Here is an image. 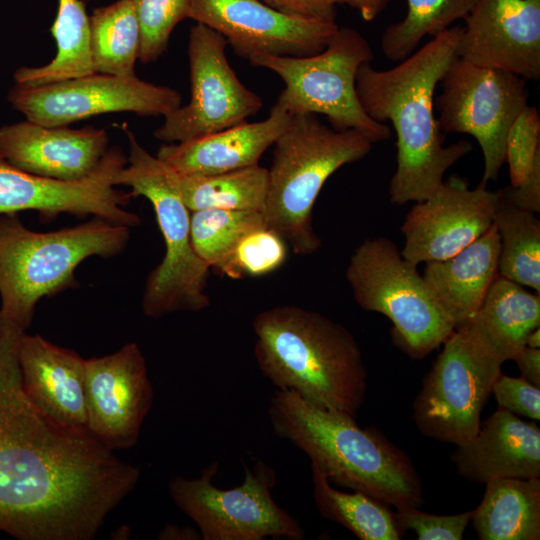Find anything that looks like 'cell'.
Instances as JSON below:
<instances>
[{
	"label": "cell",
	"instance_id": "6da1fadb",
	"mask_svg": "<svg viewBox=\"0 0 540 540\" xmlns=\"http://www.w3.org/2000/svg\"><path fill=\"white\" fill-rule=\"evenodd\" d=\"M24 332L0 313V531L19 540H91L140 469L29 399L19 364Z\"/></svg>",
	"mask_w": 540,
	"mask_h": 540
},
{
	"label": "cell",
	"instance_id": "7a4b0ae2",
	"mask_svg": "<svg viewBox=\"0 0 540 540\" xmlns=\"http://www.w3.org/2000/svg\"><path fill=\"white\" fill-rule=\"evenodd\" d=\"M463 27H450L433 37L399 65L377 70L363 64L356 92L374 121H390L396 134L397 167L389 185L391 203L420 202L444 181V174L472 150L465 140L444 146L434 113V93L452 62L459 57Z\"/></svg>",
	"mask_w": 540,
	"mask_h": 540
},
{
	"label": "cell",
	"instance_id": "3957f363",
	"mask_svg": "<svg viewBox=\"0 0 540 540\" xmlns=\"http://www.w3.org/2000/svg\"><path fill=\"white\" fill-rule=\"evenodd\" d=\"M268 417L274 433L305 453L330 483L395 508L424 504L413 462L377 429L361 428L348 414L279 389L270 398Z\"/></svg>",
	"mask_w": 540,
	"mask_h": 540
},
{
	"label": "cell",
	"instance_id": "277c9868",
	"mask_svg": "<svg viewBox=\"0 0 540 540\" xmlns=\"http://www.w3.org/2000/svg\"><path fill=\"white\" fill-rule=\"evenodd\" d=\"M254 356L279 390L356 418L367 391L358 342L343 325L294 305L275 306L253 320Z\"/></svg>",
	"mask_w": 540,
	"mask_h": 540
},
{
	"label": "cell",
	"instance_id": "5b68a950",
	"mask_svg": "<svg viewBox=\"0 0 540 540\" xmlns=\"http://www.w3.org/2000/svg\"><path fill=\"white\" fill-rule=\"evenodd\" d=\"M130 227L100 217L73 227L37 232L17 214L0 215V313L26 331L43 297L78 286L76 268L92 256L114 257Z\"/></svg>",
	"mask_w": 540,
	"mask_h": 540
},
{
	"label": "cell",
	"instance_id": "8992f818",
	"mask_svg": "<svg viewBox=\"0 0 540 540\" xmlns=\"http://www.w3.org/2000/svg\"><path fill=\"white\" fill-rule=\"evenodd\" d=\"M372 145L360 131L336 130L315 114L293 116L275 141L263 215L296 254L321 247L312 211L325 182L340 167L364 158Z\"/></svg>",
	"mask_w": 540,
	"mask_h": 540
},
{
	"label": "cell",
	"instance_id": "52a82bcc",
	"mask_svg": "<svg viewBox=\"0 0 540 540\" xmlns=\"http://www.w3.org/2000/svg\"><path fill=\"white\" fill-rule=\"evenodd\" d=\"M122 129L129 155L114 183L131 188L132 197L150 201L165 243L161 263L146 280L142 310L147 317L159 319L174 312L205 309L210 304L206 294L210 267L192 245L191 213L180 195L175 171L145 150L125 124Z\"/></svg>",
	"mask_w": 540,
	"mask_h": 540
},
{
	"label": "cell",
	"instance_id": "ba28073f",
	"mask_svg": "<svg viewBox=\"0 0 540 540\" xmlns=\"http://www.w3.org/2000/svg\"><path fill=\"white\" fill-rule=\"evenodd\" d=\"M373 56L357 30L343 27L319 53L303 57L254 53L248 61L283 80L285 87L275 104L291 116L322 114L332 128L355 129L376 143L390 139L392 131L365 113L356 92L357 72Z\"/></svg>",
	"mask_w": 540,
	"mask_h": 540
},
{
	"label": "cell",
	"instance_id": "9c48e42d",
	"mask_svg": "<svg viewBox=\"0 0 540 540\" xmlns=\"http://www.w3.org/2000/svg\"><path fill=\"white\" fill-rule=\"evenodd\" d=\"M346 279L357 304L385 315L394 343L414 359L430 354L455 330L417 265L386 237L367 238L354 250Z\"/></svg>",
	"mask_w": 540,
	"mask_h": 540
},
{
	"label": "cell",
	"instance_id": "30bf717a",
	"mask_svg": "<svg viewBox=\"0 0 540 540\" xmlns=\"http://www.w3.org/2000/svg\"><path fill=\"white\" fill-rule=\"evenodd\" d=\"M218 467L213 462L197 478L176 476L169 482L171 498L195 522L202 540L305 538L299 522L272 497L277 480L272 467L263 461L253 468L243 464L242 484L230 489L212 483Z\"/></svg>",
	"mask_w": 540,
	"mask_h": 540
},
{
	"label": "cell",
	"instance_id": "8fae6325",
	"mask_svg": "<svg viewBox=\"0 0 540 540\" xmlns=\"http://www.w3.org/2000/svg\"><path fill=\"white\" fill-rule=\"evenodd\" d=\"M440 84L441 94L435 100V108L441 132L473 136L484 157L481 183L497 180L506 160L508 130L528 105L526 79L457 57Z\"/></svg>",
	"mask_w": 540,
	"mask_h": 540
},
{
	"label": "cell",
	"instance_id": "7c38bea8",
	"mask_svg": "<svg viewBox=\"0 0 540 540\" xmlns=\"http://www.w3.org/2000/svg\"><path fill=\"white\" fill-rule=\"evenodd\" d=\"M426 375L413 404V419L424 436L454 445L471 439L501 374V364L456 328Z\"/></svg>",
	"mask_w": 540,
	"mask_h": 540
},
{
	"label": "cell",
	"instance_id": "4fadbf2b",
	"mask_svg": "<svg viewBox=\"0 0 540 540\" xmlns=\"http://www.w3.org/2000/svg\"><path fill=\"white\" fill-rule=\"evenodd\" d=\"M227 41L197 23L189 34L191 97L154 131L164 143H179L242 124L263 106L262 99L237 77L226 57Z\"/></svg>",
	"mask_w": 540,
	"mask_h": 540
},
{
	"label": "cell",
	"instance_id": "5bb4252c",
	"mask_svg": "<svg viewBox=\"0 0 540 540\" xmlns=\"http://www.w3.org/2000/svg\"><path fill=\"white\" fill-rule=\"evenodd\" d=\"M8 101L27 120L57 127L112 112L165 117L181 106L182 98L177 90L136 75L94 73L38 87L15 85Z\"/></svg>",
	"mask_w": 540,
	"mask_h": 540
},
{
	"label": "cell",
	"instance_id": "9a60e30c",
	"mask_svg": "<svg viewBox=\"0 0 540 540\" xmlns=\"http://www.w3.org/2000/svg\"><path fill=\"white\" fill-rule=\"evenodd\" d=\"M126 163L121 148L112 146L86 177L60 180L22 171L0 155V215L35 210L48 219L61 213L93 215L130 228L138 226L140 217L125 209L132 196L114 183Z\"/></svg>",
	"mask_w": 540,
	"mask_h": 540
},
{
	"label": "cell",
	"instance_id": "2e32d148",
	"mask_svg": "<svg viewBox=\"0 0 540 540\" xmlns=\"http://www.w3.org/2000/svg\"><path fill=\"white\" fill-rule=\"evenodd\" d=\"M188 18L217 31L247 60L254 53H319L339 28L336 22L286 13L262 0H190Z\"/></svg>",
	"mask_w": 540,
	"mask_h": 540
},
{
	"label": "cell",
	"instance_id": "e0dca14e",
	"mask_svg": "<svg viewBox=\"0 0 540 540\" xmlns=\"http://www.w3.org/2000/svg\"><path fill=\"white\" fill-rule=\"evenodd\" d=\"M497 191L452 175L407 213L401 226V255L418 265L449 258L483 235L493 224Z\"/></svg>",
	"mask_w": 540,
	"mask_h": 540
},
{
	"label": "cell",
	"instance_id": "ac0fdd59",
	"mask_svg": "<svg viewBox=\"0 0 540 540\" xmlns=\"http://www.w3.org/2000/svg\"><path fill=\"white\" fill-rule=\"evenodd\" d=\"M85 392L88 430L113 451L132 448L154 399L138 344L85 359Z\"/></svg>",
	"mask_w": 540,
	"mask_h": 540
},
{
	"label": "cell",
	"instance_id": "d6986e66",
	"mask_svg": "<svg viewBox=\"0 0 540 540\" xmlns=\"http://www.w3.org/2000/svg\"><path fill=\"white\" fill-rule=\"evenodd\" d=\"M465 21L459 57L540 78V0H478Z\"/></svg>",
	"mask_w": 540,
	"mask_h": 540
},
{
	"label": "cell",
	"instance_id": "ffe728a7",
	"mask_svg": "<svg viewBox=\"0 0 540 540\" xmlns=\"http://www.w3.org/2000/svg\"><path fill=\"white\" fill-rule=\"evenodd\" d=\"M104 129L49 127L26 119L0 128V155L14 167L39 176L78 180L98 166L108 150Z\"/></svg>",
	"mask_w": 540,
	"mask_h": 540
},
{
	"label": "cell",
	"instance_id": "44dd1931",
	"mask_svg": "<svg viewBox=\"0 0 540 540\" xmlns=\"http://www.w3.org/2000/svg\"><path fill=\"white\" fill-rule=\"evenodd\" d=\"M451 459L471 482L540 478V428L498 408L471 439L456 445Z\"/></svg>",
	"mask_w": 540,
	"mask_h": 540
},
{
	"label": "cell",
	"instance_id": "7402d4cb",
	"mask_svg": "<svg viewBox=\"0 0 540 540\" xmlns=\"http://www.w3.org/2000/svg\"><path fill=\"white\" fill-rule=\"evenodd\" d=\"M19 364L24 392L42 412L64 425L88 429L85 359L41 335L24 332Z\"/></svg>",
	"mask_w": 540,
	"mask_h": 540
},
{
	"label": "cell",
	"instance_id": "603a6c76",
	"mask_svg": "<svg viewBox=\"0 0 540 540\" xmlns=\"http://www.w3.org/2000/svg\"><path fill=\"white\" fill-rule=\"evenodd\" d=\"M292 117L274 104L263 121L244 122L185 142L165 143L156 156L180 174L210 175L255 166Z\"/></svg>",
	"mask_w": 540,
	"mask_h": 540
},
{
	"label": "cell",
	"instance_id": "cb8c5ba5",
	"mask_svg": "<svg viewBox=\"0 0 540 540\" xmlns=\"http://www.w3.org/2000/svg\"><path fill=\"white\" fill-rule=\"evenodd\" d=\"M500 239L492 226L457 254L425 263L422 275L434 300L454 328L466 324L497 278Z\"/></svg>",
	"mask_w": 540,
	"mask_h": 540
},
{
	"label": "cell",
	"instance_id": "d4e9b609",
	"mask_svg": "<svg viewBox=\"0 0 540 540\" xmlns=\"http://www.w3.org/2000/svg\"><path fill=\"white\" fill-rule=\"evenodd\" d=\"M537 327H540V294L498 275L476 314L458 328L502 365L515 358Z\"/></svg>",
	"mask_w": 540,
	"mask_h": 540
},
{
	"label": "cell",
	"instance_id": "484cf974",
	"mask_svg": "<svg viewBox=\"0 0 540 540\" xmlns=\"http://www.w3.org/2000/svg\"><path fill=\"white\" fill-rule=\"evenodd\" d=\"M471 521L480 540L540 539V478H498L485 483Z\"/></svg>",
	"mask_w": 540,
	"mask_h": 540
},
{
	"label": "cell",
	"instance_id": "4316f807",
	"mask_svg": "<svg viewBox=\"0 0 540 540\" xmlns=\"http://www.w3.org/2000/svg\"><path fill=\"white\" fill-rule=\"evenodd\" d=\"M51 33L56 55L39 67H20L14 73L16 85L38 87L97 73L94 66L90 23L81 0H58Z\"/></svg>",
	"mask_w": 540,
	"mask_h": 540
},
{
	"label": "cell",
	"instance_id": "83f0119b",
	"mask_svg": "<svg viewBox=\"0 0 540 540\" xmlns=\"http://www.w3.org/2000/svg\"><path fill=\"white\" fill-rule=\"evenodd\" d=\"M176 182L190 212L225 209L262 212L268 190V169L258 165L210 175L180 174Z\"/></svg>",
	"mask_w": 540,
	"mask_h": 540
},
{
	"label": "cell",
	"instance_id": "f1b7e54d",
	"mask_svg": "<svg viewBox=\"0 0 540 540\" xmlns=\"http://www.w3.org/2000/svg\"><path fill=\"white\" fill-rule=\"evenodd\" d=\"M497 194L493 225L500 239L498 274L540 294V221Z\"/></svg>",
	"mask_w": 540,
	"mask_h": 540
},
{
	"label": "cell",
	"instance_id": "f546056e",
	"mask_svg": "<svg viewBox=\"0 0 540 540\" xmlns=\"http://www.w3.org/2000/svg\"><path fill=\"white\" fill-rule=\"evenodd\" d=\"M313 498L319 513L361 540H399L398 528L389 506L362 492L335 489L326 475L311 464Z\"/></svg>",
	"mask_w": 540,
	"mask_h": 540
},
{
	"label": "cell",
	"instance_id": "4dcf8cb0",
	"mask_svg": "<svg viewBox=\"0 0 540 540\" xmlns=\"http://www.w3.org/2000/svg\"><path fill=\"white\" fill-rule=\"evenodd\" d=\"M90 41L97 73L135 76L140 30L131 0L95 8L89 17Z\"/></svg>",
	"mask_w": 540,
	"mask_h": 540
},
{
	"label": "cell",
	"instance_id": "1f68e13d",
	"mask_svg": "<svg viewBox=\"0 0 540 540\" xmlns=\"http://www.w3.org/2000/svg\"><path fill=\"white\" fill-rule=\"evenodd\" d=\"M478 0H407L405 17L389 25L381 38L383 54L401 62L415 52L421 40L433 37L459 19H466Z\"/></svg>",
	"mask_w": 540,
	"mask_h": 540
},
{
	"label": "cell",
	"instance_id": "d6a6232c",
	"mask_svg": "<svg viewBox=\"0 0 540 540\" xmlns=\"http://www.w3.org/2000/svg\"><path fill=\"white\" fill-rule=\"evenodd\" d=\"M267 226L258 211L205 209L191 212V241L197 255L210 267L224 272L240 240Z\"/></svg>",
	"mask_w": 540,
	"mask_h": 540
},
{
	"label": "cell",
	"instance_id": "836d02e7",
	"mask_svg": "<svg viewBox=\"0 0 540 540\" xmlns=\"http://www.w3.org/2000/svg\"><path fill=\"white\" fill-rule=\"evenodd\" d=\"M140 30L139 60L156 61L175 26L188 18L190 0H131Z\"/></svg>",
	"mask_w": 540,
	"mask_h": 540
},
{
	"label": "cell",
	"instance_id": "e575fe53",
	"mask_svg": "<svg viewBox=\"0 0 540 540\" xmlns=\"http://www.w3.org/2000/svg\"><path fill=\"white\" fill-rule=\"evenodd\" d=\"M287 250L278 233L268 226L258 228L240 240L223 274L232 279L267 275L284 264Z\"/></svg>",
	"mask_w": 540,
	"mask_h": 540
},
{
	"label": "cell",
	"instance_id": "d590c367",
	"mask_svg": "<svg viewBox=\"0 0 540 540\" xmlns=\"http://www.w3.org/2000/svg\"><path fill=\"white\" fill-rule=\"evenodd\" d=\"M505 156L511 186H518L540 158V117L535 107L527 105L509 128Z\"/></svg>",
	"mask_w": 540,
	"mask_h": 540
},
{
	"label": "cell",
	"instance_id": "8d00e7d4",
	"mask_svg": "<svg viewBox=\"0 0 540 540\" xmlns=\"http://www.w3.org/2000/svg\"><path fill=\"white\" fill-rule=\"evenodd\" d=\"M393 514L398 528L414 531L419 540H461L472 517V511L433 515L412 506L398 507Z\"/></svg>",
	"mask_w": 540,
	"mask_h": 540
},
{
	"label": "cell",
	"instance_id": "74e56055",
	"mask_svg": "<svg viewBox=\"0 0 540 540\" xmlns=\"http://www.w3.org/2000/svg\"><path fill=\"white\" fill-rule=\"evenodd\" d=\"M499 408L539 421L540 387L522 377L500 374L492 387Z\"/></svg>",
	"mask_w": 540,
	"mask_h": 540
},
{
	"label": "cell",
	"instance_id": "f35d334b",
	"mask_svg": "<svg viewBox=\"0 0 540 540\" xmlns=\"http://www.w3.org/2000/svg\"><path fill=\"white\" fill-rule=\"evenodd\" d=\"M499 193L514 206L540 212V158H538L522 183L518 186H507L498 190Z\"/></svg>",
	"mask_w": 540,
	"mask_h": 540
},
{
	"label": "cell",
	"instance_id": "ab89813d",
	"mask_svg": "<svg viewBox=\"0 0 540 540\" xmlns=\"http://www.w3.org/2000/svg\"><path fill=\"white\" fill-rule=\"evenodd\" d=\"M280 11L335 22L336 5L330 0H262Z\"/></svg>",
	"mask_w": 540,
	"mask_h": 540
},
{
	"label": "cell",
	"instance_id": "60d3db41",
	"mask_svg": "<svg viewBox=\"0 0 540 540\" xmlns=\"http://www.w3.org/2000/svg\"><path fill=\"white\" fill-rule=\"evenodd\" d=\"M521 377L540 387V349L525 346L513 359Z\"/></svg>",
	"mask_w": 540,
	"mask_h": 540
},
{
	"label": "cell",
	"instance_id": "b9f144b4",
	"mask_svg": "<svg viewBox=\"0 0 540 540\" xmlns=\"http://www.w3.org/2000/svg\"><path fill=\"white\" fill-rule=\"evenodd\" d=\"M334 5L346 4L359 11L365 21L374 20L390 0H330Z\"/></svg>",
	"mask_w": 540,
	"mask_h": 540
},
{
	"label": "cell",
	"instance_id": "7bdbcfd3",
	"mask_svg": "<svg viewBox=\"0 0 540 540\" xmlns=\"http://www.w3.org/2000/svg\"><path fill=\"white\" fill-rule=\"evenodd\" d=\"M161 540H200L201 533L198 529L189 526L167 524L158 534Z\"/></svg>",
	"mask_w": 540,
	"mask_h": 540
},
{
	"label": "cell",
	"instance_id": "ee69618b",
	"mask_svg": "<svg viewBox=\"0 0 540 540\" xmlns=\"http://www.w3.org/2000/svg\"><path fill=\"white\" fill-rule=\"evenodd\" d=\"M526 346L540 349V327L534 329L527 337Z\"/></svg>",
	"mask_w": 540,
	"mask_h": 540
}]
</instances>
